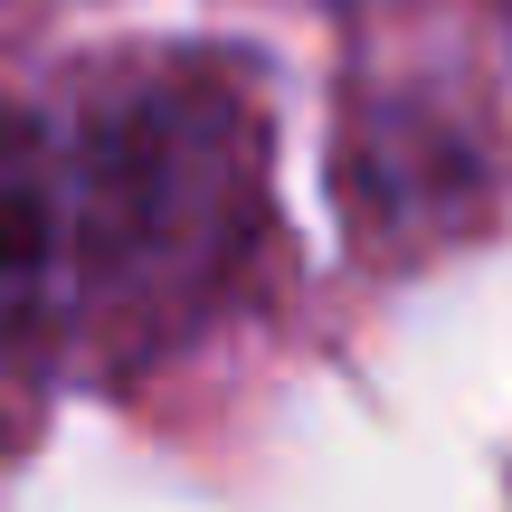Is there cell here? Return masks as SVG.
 <instances>
[{
  "mask_svg": "<svg viewBox=\"0 0 512 512\" xmlns=\"http://www.w3.org/2000/svg\"><path fill=\"white\" fill-rule=\"evenodd\" d=\"M228 162H247V124L190 95H152L143 114L95 133V219L86 238L124 285H181L219 247H238V209L228 200Z\"/></svg>",
  "mask_w": 512,
  "mask_h": 512,
  "instance_id": "obj_1",
  "label": "cell"
}]
</instances>
